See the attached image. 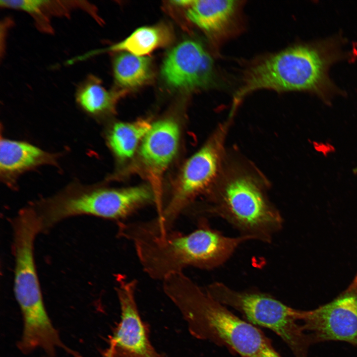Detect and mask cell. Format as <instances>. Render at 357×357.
I'll return each instance as SVG.
<instances>
[{"label": "cell", "mask_w": 357, "mask_h": 357, "mask_svg": "<svg viewBox=\"0 0 357 357\" xmlns=\"http://www.w3.org/2000/svg\"><path fill=\"white\" fill-rule=\"evenodd\" d=\"M118 234L133 243L143 271L151 278L162 281L187 267L217 268L250 240L244 236L224 235L205 217L198 219L197 228L188 234L172 230L154 232L141 222H133L119 223Z\"/></svg>", "instance_id": "1"}, {"label": "cell", "mask_w": 357, "mask_h": 357, "mask_svg": "<svg viewBox=\"0 0 357 357\" xmlns=\"http://www.w3.org/2000/svg\"><path fill=\"white\" fill-rule=\"evenodd\" d=\"M346 41L335 35L293 46L262 60L247 73L234 103L252 91L266 89L307 91L330 104L342 92L330 78V67L353 56L345 49Z\"/></svg>", "instance_id": "2"}, {"label": "cell", "mask_w": 357, "mask_h": 357, "mask_svg": "<svg viewBox=\"0 0 357 357\" xmlns=\"http://www.w3.org/2000/svg\"><path fill=\"white\" fill-rule=\"evenodd\" d=\"M166 296L194 338L225 347L240 357H283L261 330L235 315L185 275L172 281Z\"/></svg>", "instance_id": "3"}, {"label": "cell", "mask_w": 357, "mask_h": 357, "mask_svg": "<svg viewBox=\"0 0 357 357\" xmlns=\"http://www.w3.org/2000/svg\"><path fill=\"white\" fill-rule=\"evenodd\" d=\"M218 179L207 206L196 214L218 217L239 235L271 243L283 227L280 212L270 201L256 177L241 169H233Z\"/></svg>", "instance_id": "4"}, {"label": "cell", "mask_w": 357, "mask_h": 357, "mask_svg": "<svg viewBox=\"0 0 357 357\" xmlns=\"http://www.w3.org/2000/svg\"><path fill=\"white\" fill-rule=\"evenodd\" d=\"M38 232L37 226L28 221L14 227V291L23 319L19 346L27 352L37 348L48 351L60 341L46 311L35 265L34 241Z\"/></svg>", "instance_id": "5"}, {"label": "cell", "mask_w": 357, "mask_h": 357, "mask_svg": "<svg viewBox=\"0 0 357 357\" xmlns=\"http://www.w3.org/2000/svg\"><path fill=\"white\" fill-rule=\"evenodd\" d=\"M152 201L157 203L156 196L146 186L113 189L73 183L41 202L40 216L45 226L79 215L120 220Z\"/></svg>", "instance_id": "6"}, {"label": "cell", "mask_w": 357, "mask_h": 357, "mask_svg": "<svg viewBox=\"0 0 357 357\" xmlns=\"http://www.w3.org/2000/svg\"><path fill=\"white\" fill-rule=\"evenodd\" d=\"M204 288L218 301L240 312L248 322L273 331L296 357H307L312 343L298 321V309L255 289L237 290L221 282H214Z\"/></svg>", "instance_id": "7"}, {"label": "cell", "mask_w": 357, "mask_h": 357, "mask_svg": "<svg viewBox=\"0 0 357 357\" xmlns=\"http://www.w3.org/2000/svg\"><path fill=\"white\" fill-rule=\"evenodd\" d=\"M231 117L219 126L206 143L182 168L175 190L156 218L151 220L160 231L172 230L177 217L195 198L212 188L222 171L224 142Z\"/></svg>", "instance_id": "8"}, {"label": "cell", "mask_w": 357, "mask_h": 357, "mask_svg": "<svg viewBox=\"0 0 357 357\" xmlns=\"http://www.w3.org/2000/svg\"><path fill=\"white\" fill-rule=\"evenodd\" d=\"M298 318L312 343L336 341L357 345V287L316 309L298 310Z\"/></svg>", "instance_id": "9"}, {"label": "cell", "mask_w": 357, "mask_h": 357, "mask_svg": "<svg viewBox=\"0 0 357 357\" xmlns=\"http://www.w3.org/2000/svg\"><path fill=\"white\" fill-rule=\"evenodd\" d=\"M137 282L119 278L116 288L120 318L109 341L116 357H170L158 352L150 339L148 324L141 318L135 291Z\"/></svg>", "instance_id": "10"}, {"label": "cell", "mask_w": 357, "mask_h": 357, "mask_svg": "<svg viewBox=\"0 0 357 357\" xmlns=\"http://www.w3.org/2000/svg\"><path fill=\"white\" fill-rule=\"evenodd\" d=\"M162 75L171 87L195 89L206 87L213 80L212 59L202 46L193 40L175 47L165 59Z\"/></svg>", "instance_id": "11"}, {"label": "cell", "mask_w": 357, "mask_h": 357, "mask_svg": "<svg viewBox=\"0 0 357 357\" xmlns=\"http://www.w3.org/2000/svg\"><path fill=\"white\" fill-rule=\"evenodd\" d=\"M179 139L178 124L173 119H165L152 124L140 144V160L157 184L176 155Z\"/></svg>", "instance_id": "12"}, {"label": "cell", "mask_w": 357, "mask_h": 357, "mask_svg": "<svg viewBox=\"0 0 357 357\" xmlns=\"http://www.w3.org/2000/svg\"><path fill=\"white\" fill-rule=\"evenodd\" d=\"M59 155L28 142L0 138V176L8 186H16L20 175L40 166H57Z\"/></svg>", "instance_id": "13"}, {"label": "cell", "mask_w": 357, "mask_h": 357, "mask_svg": "<svg viewBox=\"0 0 357 357\" xmlns=\"http://www.w3.org/2000/svg\"><path fill=\"white\" fill-rule=\"evenodd\" d=\"M235 0H192L186 15L198 27L210 34L221 32L229 24L238 6Z\"/></svg>", "instance_id": "14"}, {"label": "cell", "mask_w": 357, "mask_h": 357, "mask_svg": "<svg viewBox=\"0 0 357 357\" xmlns=\"http://www.w3.org/2000/svg\"><path fill=\"white\" fill-rule=\"evenodd\" d=\"M151 125L144 119L116 122L107 135L108 145L117 157L120 160L128 159L133 155Z\"/></svg>", "instance_id": "15"}, {"label": "cell", "mask_w": 357, "mask_h": 357, "mask_svg": "<svg viewBox=\"0 0 357 357\" xmlns=\"http://www.w3.org/2000/svg\"><path fill=\"white\" fill-rule=\"evenodd\" d=\"M118 94L107 90L95 77H90L78 88L76 101L88 115L97 118L112 111Z\"/></svg>", "instance_id": "16"}, {"label": "cell", "mask_w": 357, "mask_h": 357, "mask_svg": "<svg viewBox=\"0 0 357 357\" xmlns=\"http://www.w3.org/2000/svg\"><path fill=\"white\" fill-rule=\"evenodd\" d=\"M167 37L166 32L160 28L142 27L137 29L123 41L92 53L125 51L143 57L165 44Z\"/></svg>", "instance_id": "17"}, {"label": "cell", "mask_w": 357, "mask_h": 357, "mask_svg": "<svg viewBox=\"0 0 357 357\" xmlns=\"http://www.w3.org/2000/svg\"><path fill=\"white\" fill-rule=\"evenodd\" d=\"M150 60L147 57L128 53L119 55L115 59L113 69L116 81L120 85L133 87L142 85L151 76Z\"/></svg>", "instance_id": "18"}, {"label": "cell", "mask_w": 357, "mask_h": 357, "mask_svg": "<svg viewBox=\"0 0 357 357\" xmlns=\"http://www.w3.org/2000/svg\"><path fill=\"white\" fill-rule=\"evenodd\" d=\"M102 357H116L112 347L109 345V347L102 353Z\"/></svg>", "instance_id": "19"}, {"label": "cell", "mask_w": 357, "mask_h": 357, "mask_svg": "<svg viewBox=\"0 0 357 357\" xmlns=\"http://www.w3.org/2000/svg\"><path fill=\"white\" fill-rule=\"evenodd\" d=\"M350 287H353V288L357 287V274L353 281L352 285L350 286Z\"/></svg>", "instance_id": "20"}]
</instances>
